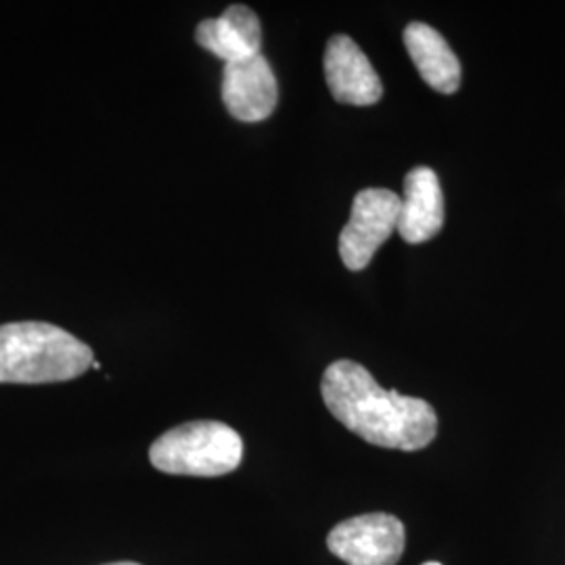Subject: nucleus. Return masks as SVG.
<instances>
[{"label": "nucleus", "instance_id": "nucleus-4", "mask_svg": "<svg viewBox=\"0 0 565 565\" xmlns=\"http://www.w3.org/2000/svg\"><path fill=\"white\" fill-rule=\"evenodd\" d=\"M403 200L390 189H364L354 202L350 221L340 235V256L345 268L363 270L375 252L398 228Z\"/></svg>", "mask_w": 565, "mask_h": 565}, {"label": "nucleus", "instance_id": "nucleus-7", "mask_svg": "<svg viewBox=\"0 0 565 565\" xmlns=\"http://www.w3.org/2000/svg\"><path fill=\"white\" fill-rule=\"evenodd\" d=\"M324 78L333 99L345 105H373L384 95V84L363 49L350 36H333L324 51Z\"/></svg>", "mask_w": 565, "mask_h": 565}, {"label": "nucleus", "instance_id": "nucleus-1", "mask_svg": "<svg viewBox=\"0 0 565 565\" xmlns=\"http://www.w3.org/2000/svg\"><path fill=\"white\" fill-rule=\"evenodd\" d=\"M329 413L364 443L415 452L431 445L438 434V415L422 398L384 390L354 361L329 364L321 382Z\"/></svg>", "mask_w": 565, "mask_h": 565}, {"label": "nucleus", "instance_id": "nucleus-9", "mask_svg": "<svg viewBox=\"0 0 565 565\" xmlns=\"http://www.w3.org/2000/svg\"><path fill=\"white\" fill-rule=\"evenodd\" d=\"M195 41L224 63H235L263 53V25L249 7L231 4L221 18L198 25Z\"/></svg>", "mask_w": 565, "mask_h": 565}, {"label": "nucleus", "instance_id": "nucleus-12", "mask_svg": "<svg viewBox=\"0 0 565 565\" xmlns=\"http://www.w3.org/2000/svg\"><path fill=\"white\" fill-rule=\"evenodd\" d=\"M424 565H443V564H438V562H427V564H424Z\"/></svg>", "mask_w": 565, "mask_h": 565}, {"label": "nucleus", "instance_id": "nucleus-3", "mask_svg": "<svg viewBox=\"0 0 565 565\" xmlns=\"http://www.w3.org/2000/svg\"><path fill=\"white\" fill-rule=\"evenodd\" d=\"M242 459V436L221 422L172 427L149 448L151 465L172 476L218 478L235 471Z\"/></svg>", "mask_w": 565, "mask_h": 565}, {"label": "nucleus", "instance_id": "nucleus-10", "mask_svg": "<svg viewBox=\"0 0 565 565\" xmlns=\"http://www.w3.org/2000/svg\"><path fill=\"white\" fill-rule=\"evenodd\" d=\"M403 39L422 78L434 90L443 95H455L461 86V63L445 36L427 23L413 21L404 28Z\"/></svg>", "mask_w": 565, "mask_h": 565}, {"label": "nucleus", "instance_id": "nucleus-8", "mask_svg": "<svg viewBox=\"0 0 565 565\" xmlns=\"http://www.w3.org/2000/svg\"><path fill=\"white\" fill-rule=\"evenodd\" d=\"M403 189L396 231L406 243L429 242L445 224V198L438 174L427 166H417L404 177Z\"/></svg>", "mask_w": 565, "mask_h": 565}, {"label": "nucleus", "instance_id": "nucleus-11", "mask_svg": "<svg viewBox=\"0 0 565 565\" xmlns=\"http://www.w3.org/2000/svg\"><path fill=\"white\" fill-rule=\"evenodd\" d=\"M107 565H141V564H135V562H120V564H107Z\"/></svg>", "mask_w": 565, "mask_h": 565}, {"label": "nucleus", "instance_id": "nucleus-2", "mask_svg": "<svg viewBox=\"0 0 565 565\" xmlns=\"http://www.w3.org/2000/svg\"><path fill=\"white\" fill-rule=\"evenodd\" d=\"M95 363L90 345L57 324H0V384H61Z\"/></svg>", "mask_w": 565, "mask_h": 565}, {"label": "nucleus", "instance_id": "nucleus-6", "mask_svg": "<svg viewBox=\"0 0 565 565\" xmlns=\"http://www.w3.org/2000/svg\"><path fill=\"white\" fill-rule=\"evenodd\" d=\"M223 102L235 120L254 124L273 116L279 103V84L263 53L224 63Z\"/></svg>", "mask_w": 565, "mask_h": 565}, {"label": "nucleus", "instance_id": "nucleus-5", "mask_svg": "<svg viewBox=\"0 0 565 565\" xmlns=\"http://www.w3.org/2000/svg\"><path fill=\"white\" fill-rule=\"evenodd\" d=\"M404 545V524L390 513H364L343 520L327 536L329 551L348 565H396Z\"/></svg>", "mask_w": 565, "mask_h": 565}]
</instances>
